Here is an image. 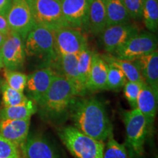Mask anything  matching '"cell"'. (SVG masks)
<instances>
[{"instance_id": "cell-3", "label": "cell", "mask_w": 158, "mask_h": 158, "mask_svg": "<svg viewBox=\"0 0 158 158\" xmlns=\"http://www.w3.org/2000/svg\"><path fill=\"white\" fill-rule=\"evenodd\" d=\"M58 135L76 158H103L104 142L85 135L73 126L62 127Z\"/></svg>"}, {"instance_id": "cell-18", "label": "cell", "mask_w": 158, "mask_h": 158, "mask_svg": "<svg viewBox=\"0 0 158 158\" xmlns=\"http://www.w3.org/2000/svg\"><path fill=\"white\" fill-rule=\"evenodd\" d=\"M143 81L158 94V51H154L133 61Z\"/></svg>"}, {"instance_id": "cell-37", "label": "cell", "mask_w": 158, "mask_h": 158, "mask_svg": "<svg viewBox=\"0 0 158 158\" xmlns=\"http://www.w3.org/2000/svg\"><path fill=\"white\" fill-rule=\"evenodd\" d=\"M3 79L0 78V93H1V89H2V83H3Z\"/></svg>"}, {"instance_id": "cell-9", "label": "cell", "mask_w": 158, "mask_h": 158, "mask_svg": "<svg viewBox=\"0 0 158 158\" xmlns=\"http://www.w3.org/2000/svg\"><path fill=\"white\" fill-rule=\"evenodd\" d=\"M56 55L78 54L88 47L87 39L80 29L64 27L54 31Z\"/></svg>"}, {"instance_id": "cell-16", "label": "cell", "mask_w": 158, "mask_h": 158, "mask_svg": "<svg viewBox=\"0 0 158 158\" xmlns=\"http://www.w3.org/2000/svg\"><path fill=\"white\" fill-rule=\"evenodd\" d=\"M20 150L24 158H58L50 142L39 135H28Z\"/></svg>"}, {"instance_id": "cell-34", "label": "cell", "mask_w": 158, "mask_h": 158, "mask_svg": "<svg viewBox=\"0 0 158 158\" xmlns=\"http://www.w3.org/2000/svg\"><path fill=\"white\" fill-rule=\"evenodd\" d=\"M13 0H0V15L7 14Z\"/></svg>"}, {"instance_id": "cell-12", "label": "cell", "mask_w": 158, "mask_h": 158, "mask_svg": "<svg viewBox=\"0 0 158 158\" xmlns=\"http://www.w3.org/2000/svg\"><path fill=\"white\" fill-rule=\"evenodd\" d=\"M57 73L51 67L39 69L29 75L25 90L27 98L37 104L45 95Z\"/></svg>"}, {"instance_id": "cell-5", "label": "cell", "mask_w": 158, "mask_h": 158, "mask_svg": "<svg viewBox=\"0 0 158 158\" xmlns=\"http://www.w3.org/2000/svg\"><path fill=\"white\" fill-rule=\"evenodd\" d=\"M23 42L26 56L42 59L49 66L56 58L54 31L35 24Z\"/></svg>"}, {"instance_id": "cell-2", "label": "cell", "mask_w": 158, "mask_h": 158, "mask_svg": "<svg viewBox=\"0 0 158 158\" xmlns=\"http://www.w3.org/2000/svg\"><path fill=\"white\" fill-rule=\"evenodd\" d=\"M78 96L74 86L60 75L56 74L50 87L37 104L40 114L49 119H56L69 111Z\"/></svg>"}, {"instance_id": "cell-19", "label": "cell", "mask_w": 158, "mask_h": 158, "mask_svg": "<svg viewBox=\"0 0 158 158\" xmlns=\"http://www.w3.org/2000/svg\"><path fill=\"white\" fill-rule=\"evenodd\" d=\"M107 79V63L102 56L94 52L92 65L86 81V91L97 92L106 90Z\"/></svg>"}, {"instance_id": "cell-31", "label": "cell", "mask_w": 158, "mask_h": 158, "mask_svg": "<svg viewBox=\"0 0 158 158\" xmlns=\"http://www.w3.org/2000/svg\"><path fill=\"white\" fill-rule=\"evenodd\" d=\"M0 158H23L19 148L13 142L0 135Z\"/></svg>"}, {"instance_id": "cell-15", "label": "cell", "mask_w": 158, "mask_h": 158, "mask_svg": "<svg viewBox=\"0 0 158 158\" xmlns=\"http://www.w3.org/2000/svg\"><path fill=\"white\" fill-rule=\"evenodd\" d=\"M158 94L152 89L143 83L137 100V108L145 117L148 135L152 130L154 122L157 111Z\"/></svg>"}, {"instance_id": "cell-25", "label": "cell", "mask_w": 158, "mask_h": 158, "mask_svg": "<svg viewBox=\"0 0 158 158\" xmlns=\"http://www.w3.org/2000/svg\"><path fill=\"white\" fill-rule=\"evenodd\" d=\"M144 25L150 32L158 29V0H143L142 17Z\"/></svg>"}, {"instance_id": "cell-21", "label": "cell", "mask_w": 158, "mask_h": 158, "mask_svg": "<svg viewBox=\"0 0 158 158\" xmlns=\"http://www.w3.org/2000/svg\"><path fill=\"white\" fill-rule=\"evenodd\" d=\"M37 106L34 101L27 99L25 102L17 106L0 108V120L27 119L37 111Z\"/></svg>"}, {"instance_id": "cell-8", "label": "cell", "mask_w": 158, "mask_h": 158, "mask_svg": "<svg viewBox=\"0 0 158 158\" xmlns=\"http://www.w3.org/2000/svg\"><path fill=\"white\" fill-rule=\"evenodd\" d=\"M6 18L10 31L19 34L23 41L35 26L28 0H13Z\"/></svg>"}, {"instance_id": "cell-29", "label": "cell", "mask_w": 158, "mask_h": 158, "mask_svg": "<svg viewBox=\"0 0 158 158\" xmlns=\"http://www.w3.org/2000/svg\"><path fill=\"white\" fill-rule=\"evenodd\" d=\"M103 158H128L127 149L124 144L118 143L111 136L105 144Z\"/></svg>"}, {"instance_id": "cell-32", "label": "cell", "mask_w": 158, "mask_h": 158, "mask_svg": "<svg viewBox=\"0 0 158 158\" xmlns=\"http://www.w3.org/2000/svg\"><path fill=\"white\" fill-rule=\"evenodd\" d=\"M130 19L140 20L142 17L143 0H122Z\"/></svg>"}, {"instance_id": "cell-17", "label": "cell", "mask_w": 158, "mask_h": 158, "mask_svg": "<svg viewBox=\"0 0 158 158\" xmlns=\"http://www.w3.org/2000/svg\"><path fill=\"white\" fill-rule=\"evenodd\" d=\"M30 120L31 118L0 120V135L14 143L20 149L29 135Z\"/></svg>"}, {"instance_id": "cell-26", "label": "cell", "mask_w": 158, "mask_h": 158, "mask_svg": "<svg viewBox=\"0 0 158 158\" xmlns=\"http://www.w3.org/2000/svg\"><path fill=\"white\" fill-rule=\"evenodd\" d=\"M127 81L125 76L119 69L113 64L107 63L106 90L118 91L123 88Z\"/></svg>"}, {"instance_id": "cell-11", "label": "cell", "mask_w": 158, "mask_h": 158, "mask_svg": "<svg viewBox=\"0 0 158 158\" xmlns=\"http://www.w3.org/2000/svg\"><path fill=\"white\" fill-rule=\"evenodd\" d=\"M139 32L135 26L129 23L109 26L100 35L104 50L108 54H113L130 37Z\"/></svg>"}, {"instance_id": "cell-4", "label": "cell", "mask_w": 158, "mask_h": 158, "mask_svg": "<svg viewBox=\"0 0 158 158\" xmlns=\"http://www.w3.org/2000/svg\"><path fill=\"white\" fill-rule=\"evenodd\" d=\"M123 121L126 130V145L130 157L141 158L148 135L145 117L137 108H132L124 112Z\"/></svg>"}, {"instance_id": "cell-33", "label": "cell", "mask_w": 158, "mask_h": 158, "mask_svg": "<svg viewBox=\"0 0 158 158\" xmlns=\"http://www.w3.org/2000/svg\"><path fill=\"white\" fill-rule=\"evenodd\" d=\"M10 31L5 15H0V32L7 35Z\"/></svg>"}, {"instance_id": "cell-14", "label": "cell", "mask_w": 158, "mask_h": 158, "mask_svg": "<svg viewBox=\"0 0 158 158\" xmlns=\"http://www.w3.org/2000/svg\"><path fill=\"white\" fill-rule=\"evenodd\" d=\"M57 74L66 78L76 89L78 96H84L77 71V54L56 55L50 66Z\"/></svg>"}, {"instance_id": "cell-23", "label": "cell", "mask_w": 158, "mask_h": 158, "mask_svg": "<svg viewBox=\"0 0 158 158\" xmlns=\"http://www.w3.org/2000/svg\"><path fill=\"white\" fill-rule=\"evenodd\" d=\"M102 56L106 62L113 64L119 69L125 76L128 81L144 82L138 67L133 61L118 59L111 54Z\"/></svg>"}, {"instance_id": "cell-22", "label": "cell", "mask_w": 158, "mask_h": 158, "mask_svg": "<svg viewBox=\"0 0 158 158\" xmlns=\"http://www.w3.org/2000/svg\"><path fill=\"white\" fill-rule=\"evenodd\" d=\"M106 27L129 23L130 19L122 0H106Z\"/></svg>"}, {"instance_id": "cell-36", "label": "cell", "mask_w": 158, "mask_h": 158, "mask_svg": "<svg viewBox=\"0 0 158 158\" xmlns=\"http://www.w3.org/2000/svg\"><path fill=\"white\" fill-rule=\"evenodd\" d=\"M4 68V64H3V60H2V56L1 51H0V70Z\"/></svg>"}, {"instance_id": "cell-6", "label": "cell", "mask_w": 158, "mask_h": 158, "mask_svg": "<svg viewBox=\"0 0 158 158\" xmlns=\"http://www.w3.org/2000/svg\"><path fill=\"white\" fill-rule=\"evenodd\" d=\"M28 2L35 24L52 31L70 27L63 16L59 0H28Z\"/></svg>"}, {"instance_id": "cell-10", "label": "cell", "mask_w": 158, "mask_h": 158, "mask_svg": "<svg viewBox=\"0 0 158 158\" xmlns=\"http://www.w3.org/2000/svg\"><path fill=\"white\" fill-rule=\"evenodd\" d=\"M0 51L5 69L18 70L23 68L26 58L24 42L19 34L10 31Z\"/></svg>"}, {"instance_id": "cell-27", "label": "cell", "mask_w": 158, "mask_h": 158, "mask_svg": "<svg viewBox=\"0 0 158 158\" xmlns=\"http://www.w3.org/2000/svg\"><path fill=\"white\" fill-rule=\"evenodd\" d=\"M2 100L3 107H9V106H17L25 102L28 99L23 92L13 89L10 87L7 83L3 81L1 89Z\"/></svg>"}, {"instance_id": "cell-13", "label": "cell", "mask_w": 158, "mask_h": 158, "mask_svg": "<svg viewBox=\"0 0 158 158\" xmlns=\"http://www.w3.org/2000/svg\"><path fill=\"white\" fill-rule=\"evenodd\" d=\"M63 16L70 27L86 28L90 0H59Z\"/></svg>"}, {"instance_id": "cell-35", "label": "cell", "mask_w": 158, "mask_h": 158, "mask_svg": "<svg viewBox=\"0 0 158 158\" xmlns=\"http://www.w3.org/2000/svg\"><path fill=\"white\" fill-rule=\"evenodd\" d=\"M6 37H7V35H4V34H2V33L0 32V48H1L2 45H3L4 42H5Z\"/></svg>"}, {"instance_id": "cell-20", "label": "cell", "mask_w": 158, "mask_h": 158, "mask_svg": "<svg viewBox=\"0 0 158 158\" xmlns=\"http://www.w3.org/2000/svg\"><path fill=\"white\" fill-rule=\"evenodd\" d=\"M106 27V0H90L86 28L94 35H100Z\"/></svg>"}, {"instance_id": "cell-30", "label": "cell", "mask_w": 158, "mask_h": 158, "mask_svg": "<svg viewBox=\"0 0 158 158\" xmlns=\"http://www.w3.org/2000/svg\"><path fill=\"white\" fill-rule=\"evenodd\" d=\"M143 83L144 82H134L127 81L123 86L124 97L127 99L128 103L130 104L132 108H136L137 107L138 94Z\"/></svg>"}, {"instance_id": "cell-28", "label": "cell", "mask_w": 158, "mask_h": 158, "mask_svg": "<svg viewBox=\"0 0 158 158\" xmlns=\"http://www.w3.org/2000/svg\"><path fill=\"white\" fill-rule=\"evenodd\" d=\"M5 81L10 87L13 89L23 92L25 90L28 76L18 70H10L5 69L4 70Z\"/></svg>"}, {"instance_id": "cell-7", "label": "cell", "mask_w": 158, "mask_h": 158, "mask_svg": "<svg viewBox=\"0 0 158 158\" xmlns=\"http://www.w3.org/2000/svg\"><path fill=\"white\" fill-rule=\"evenodd\" d=\"M157 49V38L150 31L138 32L114 53L113 56L124 60L134 61Z\"/></svg>"}, {"instance_id": "cell-38", "label": "cell", "mask_w": 158, "mask_h": 158, "mask_svg": "<svg viewBox=\"0 0 158 158\" xmlns=\"http://www.w3.org/2000/svg\"><path fill=\"white\" fill-rule=\"evenodd\" d=\"M155 158H157V157H155Z\"/></svg>"}, {"instance_id": "cell-1", "label": "cell", "mask_w": 158, "mask_h": 158, "mask_svg": "<svg viewBox=\"0 0 158 158\" xmlns=\"http://www.w3.org/2000/svg\"><path fill=\"white\" fill-rule=\"evenodd\" d=\"M69 112L74 127L85 135L102 142L114 136L113 125L103 103L98 99H76Z\"/></svg>"}, {"instance_id": "cell-24", "label": "cell", "mask_w": 158, "mask_h": 158, "mask_svg": "<svg viewBox=\"0 0 158 158\" xmlns=\"http://www.w3.org/2000/svg\"><path fill=\"white\" fill-rule=\"evenodd\" d=\"M93 53V51H91L87 47L77 54V71L78 81L83 93L84 94L86 92V84L92 65Z\"/></svg>"}]
</instances>
